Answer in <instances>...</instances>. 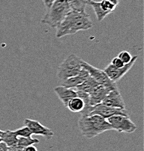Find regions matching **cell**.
Returning a JSON list of instances; mask_svg holds the SVG:
<instances>
[{
	"instance_id": "obj_1",
	"label": "cell",
	"mask_w": 144,
	"mask_h": 151,
	"mask_svg": "<svg viewBox=\"0 0 144 151\" xmlns=\"http://www.w3.org/2000/svg\"><path fill=\"white\" fill-rule=\"evenodd\" d=\"M92 27V20L86 11L72 9L58 26L56 37L62 38L67 35H73L78 31H86Z\"/></svg>"
},
{
	"instance_id": "obj_2",
	"label": "cell",
	"mask_w": 144,
	"mask_h": 151,
	"mask_svg": "<svg viewBox=\"0 0 144 151\" xmlns=\"http://www.w3.org/2000/svg\"><path fill=\"white\" fill-rule=\"evenodd\" d=\"M78 128L83 136L88 139H91L104 132L113 130L107 120L98 115H81L78 120Z\"/></svg>"
},
{
	"instance_id": "obj_3",
	"label": "cell",
	"mask_w": 144,
	"mask_h": 151,
	"mask_svg": "<svg viewBox=\"0 0 144 151\" xmlns=\"http://www.w3.org/2000/svg\"><path fill=\"white\" fill-rule=\"evenodd\" d=\"M71 10L67 0H54L41 22L51 28H57Z\"/></svg>"
},
{
	"instance_id": "obj_4",
	"label": "cell",
	"mask_w": 144,
	"mask_h": 151,
	"mask_svg": "<svg viewBox=\"0 0 144 151\" xmlns=\"http://www.w3.org/2000/svg\"><path fill=\"white\" fill-rule=\"evenodd\" d=\"M83 60L75 54L67 56L58 67L57 76L59 81L62 82L67 78L77 76L83 68Z\"/></svg>"
},
{
	"instance_id": "obj_5",
	"label": "cell",
	"mask_w": 144,
	"mask_h": 151,
	"mask_svg": "<svg viewBox=\"0 0 144 151\" xmlns=\"http://www.w3.org/2000/svg\"><path fill=\"white\" fill-rule=\"evenodd\" d=\"M106 120L112 126L113 130H116L120 133L131 134L137 129V126L133 122L129 116L116 115Z\"/></svg>"
},
{
	"instance_id": "obj_6",
	"label": "cell",
	"mask_w": 144,
	"mask_h": 151,
	"mask_svg": "<svg viewBox=\"0 0 144 151\" xmlns=\"http://www.w3.org/2000/svg\"><path fill=\"white\" fill-rule=\"evenodd\" d=\"M82 67L86 70L90 76H91L99 84L105 85L113 89H118L116 83L112 81L103 70L97 68L84 60L82 62Z\"/></svg>"
},
{
	"instance_id": "obj_7",
	"label": "cell",
	"mask_w": 144,
	"mask_h": 151,
	"mask_svg": "<svg viewBox=\"0 0 144 151\" xmlns=\"http://www.w3.org/2000/svg\"><path fill=\"white\" fill-rule=\"evenodd\" d=\"M92 115H98L105 119H108L109 118L116 116V115L129 116V114L127 112L126 109L111 108V107L106 106L102 103L97 104L91 108V112L88 116H92Z\"/></svg>"
},
{
	"instance_id": "obj_8",
	"label": "cell",
	"mask_w": 144,
	"mask_h": 151,
	"mask_svg": "<svg viewBox=\"0 0 144 151\" xmlns=\"http://www.w3.org/2000/svg\"><path fill=\"white\" fill-rule=\"evenodd\" d=\"M138 56H133V59L129 63L125 64V65L123 67L120 68H117L114 67L113 65L109 64L106 67L104 68V71L106 73V75L108 76L109 78L112 80L114 82L117 83V81H120L122 78L125 74H127L128 71L131 69V68L134 65L135 63L137 60Z\"/></svg>"
},
{
	"instance_id": "obj_9",
	"label": "cell",
	"mask_w": 144,
	"mask_h": 151,
	"mask_svg": "<svg viewBox=\"0 0 144 151\" xmlns=\"http://www.w3.org/2000/svg\"><path fill=\"white\" fill-rule=\"evenodd\" d=\"M24 126H26L30 129L33 134L41 135L46 138V139H50L54 136V132L49 128L42 125L38 121L33 119H26L24 120Z\"/></svg>"
},
{
	"instance_id": "obj_10",
	"label": "cell",
	"mask_w": 144,
	"mask_h": 151,
	"mask_svg": "<svg viewBox=\"0 0 144 151\" xmlns=\"http://www.w3.org/2000/svg\"><path fill=\"white\" fill-rule=\"evenodd\" d=\"M114 89H113V88L103 84H98L97 86H95L93 90L89 94V95H90L91 106H94L97 104L102 103L103 100L105 98L107 94L110 91L114 90Z\"/></svg>"
},
{
	"instance_id": "obj_11",
	"label": "cell",
	"mask_w": 144,
	"mask_h": 151,
	"mask_svg": "<svg viewBox=\"0 0 144 151\" xmlns=\"http://www.w3.org/2000/svg\"><path fill=\"white\" fill-rule=\"evenodd\" d=\"M101 103L111 108L125 109V103L119 89L110 91Z\"/></svg>"
},
{
	"instance_id": "obj_12",
	"label": "cell",
	"mask_w": 144,
	"mask_h": 151,
	"mask_svg": "<svg viewBox=\"0 0 144 151\" xmlns=\"http://www.w3.org/2000/svg\"><path fill=\"white\" fill-rule=\"evenodd\" d=\"M54 92L57 94L58 98L59 99L64 106L67 107L69 101L71 99L77 97V91L75 89L67 88L63 86H56L54 89Z\"/></svg>"
},
{
	"instance_id": "obj_13",
	"label": "cell",
	"mask_w": 144,
	"mask_h": 151,
	"mask_svg": "<svg viewBox=\"0 0 144 151\" xmlns=\"http://www.w3.org/2000/svg\"><path fill=\"white\" fill-rule=\"evenodd\" d=\"M90 76L89 73H88L86 70L82 68L79 73L76 76L69 78L65 81L61 82V86H65L67 88H71V89H76L78 86L82 84L87 78Z\"/></svg>"
},
{
	"instance_id": "obj_14",
	"label": "cell",
	"mask_w": 144,
	"mask_h": 151,
	"mask_svg": "<svg viewBox=\"0 0 144 151\" xmlns=\"http://www.w3.org/2000/svg\"><path fill=\"white\" fill-rule=\"evenodd\" d=\"M0 138H1V142L5 143L7 147H12V146L16 145L17 142H18V137L15 134V132L10 131V130L3 131Z\"/></svg>"
},
{
	"instance_id": "obj_15",
	"label": "cell",
	"mask_w": 144,
	"mask_h": 151,
	"mask_svg": "<svg viewBox=\"0 0 144 151\" xmlns=\"http://www.w3.org/2000/svg\"><path fill=\"white\" fill-rule=\"evenodd\" d=\"M66 108L73 113H81L85 108V103L82 99L76 97L69 101Z\"/></svg>"
},
{
	"instance_id": "obj_16",
	"label": "cell",
	"mask_w": 144,
	"mask_h": 151,
	"mask_svg": "<svg viewBox=\"0 0 144 151\" xmlns=\"http://www.w3.org/2000/svg\"><path fill=\"white\" fill-rule=\"evenodd\" d=\"M98 84H98L97 81H95L91 76H89L88 78H87L82 83V84H80L79 86H78L75 89H76V90L83 91V92L90 94V92L93 90V88L96 86H97Z\"/></svg>"
},
{
	"instance_id": "obj_17",
	"label": "cell",
	"mask_w": 144,
	"mask_h": 151,
	"mask_svg": "<svg viewBox=\"0 0 144 151\" xmlns=\"http://www.w3.org/2000/svg\"><path fill=\"white\" fill-rule=\"evenodd\" d=\"M88 4H90L92 7V8L93 9V10H94L95 15H96L97 20L98 22H101L107 15H109L108 12L104 11L102 8H101V5H100V1H93V0H91L88 3Z\"/></svg>"
},
{
	"instance_id": "obj_18",
	"label": "cell",
	"mask_w": 144,
	"mask_h": 151,
	"mask_svg": "<svg viewBox=\"0 0 144 151\" xmlns=\"http://www.w3.org/2000/svg\"><path fill=\"white\" fill-rule=\"evenodd\" d=\"M40 142L38 139H34L32 137H18V142L16 145L20 147H26L27 146L32 145L38 144Z\"/></svg>"
},
{
	"instance_id": "obj_19",
	"label": "cell",
	"mask_w": 144,
	"mask_h": 151,
	"mask_svg": "<svg viewBox=\"0 0 144 151\" xmlns=\"http://www.w3.org/2000/svg\"><path fill=\"white\" fill-rule=\"evenodd\" d=\"M73 10L86 11L88 3L85 0H67Z\"/></svg>"
},
{
	"instance_id": "obj_20",
	"label": "cell",
	"mask_w": 144,
	"mask_h": 151,
	"mask_svg": "<svg viewBox=\"0 0 144 151\" xmlns=\"http://www.w3.org/2000/svg\"><path fill=\"white\" fill-rule=\"evenodd\" d=\"M100 5H101V7L102 8L103 10L108 12L109 14L112 13L115 10L116 7H117V6L112 4L109 0H102V1H100Z\"/></svg>"
},
{
	"instance_id": "obj_21",
	"label": "cell",
	"mask_w": 144,
	"mask_h": 151,
	"mask_svg": "<svg viewBox=\"0 0 144 151\" xmlns=\"http://www.w3.org/2000/svg\"><path fill=\"white\" fill-rule=\"evenodd\" d=\"M15 134L17 137H32L33 133L31 132L30 129L26 126L20 127L18 129L15 130Z\"/></svg>"
},
{
	"instance_id": "obj_22",
	"label": "cell",
	"mask_w": 144,
	"mask_h": 151,
	"mask_svg": "<svg viewBox=\"0 0 144 151\" xmlns=\"http://www.w3.org/2000/svg\"><path fill=\"white\" fill-rule=\"evenodd\" d=\"M77 91V97H80L83 100V101L85 103V107H89L90 105V95L87 92H83V91L81 90H76Z\"/></svg>"
},
{
	"instance_id": "obj_23",
	"label": "cell",
	"mask_w": 144,
	"mask_h": 151,
	"mask_svg": "<svg viewBox=\"0 0 144 151\" xmlns=\"http://www.w3.org/2000/svg\"><path fill=\"white\" fill-rule=\"evenodd\" d=\"M117 57H118L125 64L129 63L133 59V56L131 55L130 52L128 51H122L121 52H120V54L118 55Z\"/></svg>"
},
{
	"instance_id": "obj_24",
	"label": "cell",
	"mask_w": 144,
	"mask_h": 151,
	"mask_svg": "<svg viewBox=\"0 0 144 151\" xmlns=\"http://www.w3.org/2000/svg\"><path fill=\"white\" fill-rule=\"evenodd\" d=\"M111 65H112L114 67L117 68H120L123 67L125 65V63L118 58V57H115L112 59V62H111Z\"/></svg>"
},
{
	"instance_id": "obj_25",
	"label": "cell",
	"mask_w": 144,
	"mask_h": 151,
	"mask_svg": "<svg viewBox=\"0 0 144 151\" xmlns=\"http://www.w3.org/2000/svg\"><path fill=\"white\" fill-rule=\"evenodd\" d=\"M23 151H38V149L35 146V145H32L27 146V147H24Z\"/></svg>"
},
{
	"instance_id": "obj_26",
	"label": "cell",
	"mask_w": 144,
	"mask_h": 151,
	"mask_svg": "<svg viewBox=\"0 0 144 151\" xmlns=\"http://www.w3.org/2000/svg\"><path fill=\"white\" fill-rule=\"evenodd\" d=\"M42 1H43V4H44L46 9H48L50 7V6L52 4V3L54 2V0H42Z\"/></svg>"
},
{
	"instance_id": "obj_27",
	"label": "cell",
	"mask_w": 144,
	"mask_h": 151,
	"mask_svg": "<svg viewBox=\"0 0 144 151\" xmlns=\"http://www.w3.org/2000/svg\"><path fill=\"white\" fill-rule=\"evenodd\" d=\"M8 147L7 146V145L4 142H0V151H5L7 150Z\"/></svg>"
},
{
	"instance_id": "obj_28",
	"label": "cell",
	"mask_w": 144,
	"mask_h": 151,
	"mask_svg": "<svg viewBox=\"0 0 144 151\" xmlns=\"http://www.w3.org/2000/svg\"><path fill=\"white\" fill-rule=\"evenodd\" d=\"M109 1H111L112 4H114L116 6L118 5L119 3H120V0H109Z\"/></svg>"
},
{
	"instance_id": "obj_29",
	"label": "cell",
	"mask_w": 144,
	"mask_h": 151,
	"mask_svg": "<svg viewBox=\"0 0 144 151\" xmlns=\"http://www.w3.org/2000/svg\"><path fill=\"white\" fill-rule=\"evenodd\" d=\"M85 1H86V2L88 3H88H89V2H90V1H91V0H85Z\"/></svg>"
},
{
	"instance_id": "obj_30",
	"label": "cell",
	"mask_w": 144,
	"mask_h": 151,
	"mask_svg": "<svg viewBox=\"0 0 144 151\" xmlns=\"http://www.w3.org/2000/svg\"><path fill=\"white\" fill-rule=\"evenodd\" d=\"M5 151H11V150H10V148H9V147H8V148H7V150H5Z\"/></svg>"
}]
</instances>
